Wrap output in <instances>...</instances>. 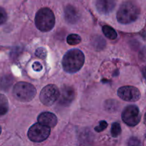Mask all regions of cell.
I'll list each match as a JSON object with an SVG mask.
<instances>
[{
    "label": "cell",
    "mask_w": 146,
    "mask_h": 146,
    "mask_svg": "<svg viewBox=\"0 0 146 146\" xmlns=\"http://www.w3.org/2000/svg\"><path fill=\"white\" fill-rule=\"evenodd\" d=\"M60 91L58 87L54 84L46 86L40 93V101L44 105L50 106L59 98Z\"/></svg>",
    "instance_id": "5"
},
{
    "label": "cell",
    "mask_w": 146,
    "mask_h": 146,
    "mask_svg": "<svg viewBox=\"0 0 146 146\" xmlns=\"http://www.w3.org/2000/svg\"><path fill=\"white\" fill-rule=\"evenodd\" d=\"M7 20V14L5 10L0 7V26L4 24Z\"/></svg>",
    "instance_id": "19"
},
{
    "label": "cell",
    "mask_w": 146,
    "mask_h": 146,
    "mask_svg": "<svg viewBox=\"0 0 146 146\" xmlns=\"http://www.w3.org/2000/svg\"><path fill=\"white\" fill-rule=\"evenodd\" d=\"M75 98V91L69 86H64L61 88L58 103L62 106H68L72 103Z\"/></svg>",
    "instance_id": "9"
},
{
    "label": "cell",
    "mask_w": 146,
    "mask_h": 146,
    "mask_svg": "<svg viewBox=\"0 0 146 146\" xmlns=\"http://www.w3.org/2000/svg\"><path fill=\"white\" fill-rule=\"evenodd\" d=\"M79 12L76 7L68 5L65 9V19L69 24H76L79 20Z\"/></svg>",
    "instance_id": "12"
},
{
    "label": "cell",
    "mask_w": 146,
    "mask_h": 146,
    "mask_svg": "<svg viewBox=\"0 0 146 146\" xmlns=\"http://www.w3.org/2000/svg\"><path fill=\"white\" fill-rule=\"evenodd\" d=\"M143 75L144 78L146 79V66L144 67L143 69Z\"/></svg>",
    "instance_id": "23"
},
{
    "label": "cell",
    "mask_w": 146,
    "mask_h": 146,
    "mask_svg": "<svg viewBox=\"0 0 146 146\" xmlns=\"http://www.w3.org/2000/svg\"><path fill=\"white\" fill-rule=\"evenodd\" d=\"M1 126H0V134H1Z\"/></svg>",
    "instance_id": "25"
},
{
    "label": "cell",
    "mask_w": 146,
    "mask_h": 146,
    "mask_svg": "<svg viewBox=\"0 0 146 146\" xmlns=\"http://www.w3.org/2000/svg\"><path fill=\"white\" fill-rule=\"evenodd\" d=\"M103 32H104V35L107 37L108 38L111 40H114L117 38L118 35H117L116 31H115L113 28H112L110 26H104L102 28Z\"/></svg>",
    "instance_id": "14"
},
{
    "label": "cell",
    "mask_w": 146,
    "mask_h": 146,
    "mask_svg": "<svg viewBox=\"0 0 146 146\" xmlns=\"http://www.w3.org/2000/svg\"><path fill=\"white\" fill-rule=\"evenodd\" d=\"M128 146H141V143L139 141V139H138L135 137H131V138L128 141Z\"/></svg>",
    "instance_id": "21"
},
{
    "label": "cell",
    "mask_w": 146,
    "mask_h": 146,
    "mask_svg": "<svg viewBox=\"0 0 146 146\" xmlns=\"http://www.w3.org/2000/svg\"><path fill=\"white\" fill-rule=\"evenodd\" d=\"M107 127H108V123H107L106 121H100L99 125L95 128V131L98 133L102 132V131H104V130L107 128Z\"/></svg>",
    "instance_id": "20"
},
{
    "label": "cell",
    "mask_w": 146,
    "mask_h": 146,
    "mask_svg": "<svg viewBox=\"0 0 146 146\" xmlns=\"http://www.w3.org/2000/svg\"><path fill=\"white\" fill-rule=\"evenodd\" d=\"M67 43H68L69 45H73L75 46L78 44L79 43H81V38L79 35L76 34H70L66 38Z\"/></svg>",
    "instance_id": "15"
},
{
    "label": "cell",
    "mask_w": 146,
    "mask_h": 146,
    "mask_svg": "<svg viewBox=\"0 0 146 146\" xmlns=\"http://www.w3.org/2000/svg\"><path fill=\"white\" fill-rule=\"evenodd\" d=\"M38 123L48 128H53L57 124L58 120L56 116L52 113L44 112L41 113L38 116Z\"/></svg>",
    "instance_id": "11"
},
{
    "label": "cell",
    "mask_w": 146,
    "mask_h": 146,
    "mask_svg": "<svg viewBox=\"0 0 146 146\" xmlns=\"http://www.w3.org/2000/svg\"><path fill=\"white\" fill-rule=\"evenodd\" d=\"M144 123L146 124V113L145 114V117H144Z\"/></svg>",
    "instance_id": "24"
},
{
    "label": "cell",
    "mask_w": 146,
    "mask_h": 146,
    "mask_svg": "<svg viewBox=\"0 0 146 146\" xmlns=\"http://www.w3.org/2000/svg\"><path fill=\"white\" fill-rule=\"evenodd\" d=\"M121 133V127L118 123H113L111 127V135L114 138L118 137Z\"/></svg>",
    "instance_id": "16"
},
{
    "label": "cell",
    "mask_w": 146,
    "mask_h": 146,
    "mask_svg": "<svg viewBox=\"0 0 146 146\" xmlns=\"http://www.w3.org/2000/svg\"><path fill=\"white\" fill-rule=\"evenodd\" d=\"M85 61L84 54L79 49H71L66 52L62 59V66L66 72L73 74L79 71Z\"/></svg>",
    "instance_id": "1"
},
{
    "label": "cell",
    "mask_w": 146,
    "mask_h": 146,
    "mask_svg": "<svg viewBox=\"0 0 146 146\" xmlns=\"http://www.w3.org/2000/svg\"><path fill=\"white\" fill-rule=\"evenodd\" d=\"M110 103H111V105H108V104H106V109L107 110V111H115V110L117 109V106H118V105H117V101H113V100H111V101H109Z\"/></svg>",
    "instance_id": "18"
},
{
    "label": "cell",
    "mask_w": 146,
    "mask_h": 146,
    "mask_svg": "<svg viewBox=\"0 0 146 146\" xmlns=\"http://www.w3.org/2000/svg\"><path fill=\"white\" fill-rule=\"evenodd\" d=\"M35 24L37 29L43 32L49 31L55 25V16L48 8H41L35 17Z\"/></svg>",
    "instance_id": "3"
},
{
    "label": "cell",
    "mask_w": 146,
    "mask_h": 146,
    "mask_svg": "<svg viewBox=\"0 0 146 146\" xmlns=\"http://www.w3.org/2000/svg\"><path fill=\"white\" fill-rule=\"evenodd\" d=\"M33 69L35 71H41L42 70L43 66L38 61H36V62L34 63V64L32 65Z\"/></svg>",
    "instance_id": "22"
},
{
    "label": "cell",
    "mask_w": 146,
    "mask_h": 146,
    "mask_svg": "<svg viewBox=\"0 0 146 146\" xmlns=\"http://www.w3.org/2000/svg\"><path fill=\"white\" fill-rule=\"evenodd\" d=\"M118 95L123 101L135 102L141 98V94L136 87L126 86L121 87L118 90Z\"/></svg>",
    "instance_id": "8"
},
{
    "label": "cell",
    "mask_w": 146,
    "mask_h": 146,
    "mask_svg": "<svg viewBox=\"0 0 146 146\" xmlns=\"http://www.w3.org/2000/svg\"><path fill=\"white\" fill-rule=\"evenodd\" d=\"M35 54L38 58H41V59H44L46 57V50L43 48V47H40V48H37Z\"/></svg>",
    "instance_id": "17"
},
{
    "label": "cell",
    "mask_w": 146,
    "mask_h": 146,
    "mask_svg": "<svg viewBox=\"0 0 146 146\" xmlns=\"http://www.w3.org/2000/svg\"><path fill=\"white\" fill-rule=\"evenodd\" d=\"M36 90L32 84L21 81L15 84L13 89V96L21 102H29L35 97Z\"/></svg>",
    "instance_id": "4"
},
{
    "label": "cell",
    "mask_w": 146,
    "mask_h": 146,
    "mask_svg": "<svg viewBox=\"0 0 146 146\" xmlns=\"http://www.w3.org/2000/svg\"><path fill=\"white\" fill-rule=\"evenodd\" d=\"M50 133V128L40 123H35L30 127L27 135L30 141L35 143H40L45 141L49 136Z\"/></svg>",
    "instance_id": "6"
},
{
    "label": "cell",
    "mask_w": 146,
    "mask_h": 146,
    "mask_svg": "<svg viewBox=\"0 0 146 146\" xmlns=\"http://www.w3.org/2000/svg\"><path fill=\"white\" fill-rule=\"evenodd\" d=\"M9 110V101L7 97L0 94V117L4 115Z\"/></svg>",
    "instance_id": "13"
},
{
    "label": "cell",
    "mask_w": 146,
    "mask_h": 146,
    "mask_svg": "<svg viewBox=\"0 0 146 146\" xmlns=\"http://www.w3.org/2000/svg\"><path fill=\"white\" fill-rule=\"evenodd\" d=\"M116 5V0H96V6L98 12L107 15L112 12Z\"/></svg>",
    "instance_id": "10"
},
{
    "label": "cell",
    "mask_w": 146,
    "mask_h": 146,
    "mask_svg": "<svg viewBox=\"0 0 146 146\" xmlns=\"http://www.w3.org/2000/svg\"><path fill=\"white\" fill-rule=\"evenodd\" d=\"M140 9L138 6L132 1H126L121 4L117 12V19L123 24L133 22L138 19Z\"/></svg>",
    "instance_id": "2"
},
{
    "label": "cell",
    "mask_w": 146,
    "mask_h": 146,
    "mask_svg": "<svg viewBox=\"0 0 146 146\" xmlns=\"http://www.w3.org/2000/svg\"><path fill=\"white\" fill-rule=\"evenodd\" d=\"M123 121L129 126H135L141 121V114L138 107L130 105L125 107L122 113Z\"/></svg>",
    "instance_id": "7"
}]
</instances>
